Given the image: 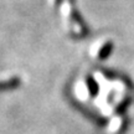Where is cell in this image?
I'll use <instances>...</instances> for the list:
<instances>
[{"mask_svg": "<svg viewBox=\"0 0 134 134\" xmlns=\"http://www.w3.org/2000/svg\"><path fill=\"white\" fill-rule=\"evenodd\" d=\"M21 85V78L18 76H11L6 78H0V92L13 91Z\"/></svg>", "mask_w": 134, "mask_h": 134, "instance_id": "4", "label": "cell"}, {"mask_svg": "<svg viewBox=\"0 0 134 134\" xmlns=\"http://www.w3.org/2000/svg\"><path fill=\"white\" fill-rule=\"evenodd\" d=\"M113 50V42L112 40H103L98 41L92 46L91 56L97 61H103L105 58L110 56V52Z\"/></svg>", "mask_w": 134, "mask_h": 134, "instance_id": "2", "label": "cell"}, {"mask_svg": "<svg viewBox=\"0 0 134 134\" xmlns=\"http://www.w3.org/2000/svg\"><path fill=\"white\" fill-rule=\"evenodd\" d=\"M127 123H128V120L125 117L120 114H117L115 117L112 118V120L109 122V125H108V129H109L110 133H114V134H118V133H122V132H124L127 129Z\"/></svg>", "mask_w": 134, "mask_h": 134, "instance_id": "3", "label": "cell"}, {"mask_svg": "<svg viewBox=\"0 0 134 134\" xmlns=\"http://www.w3.org/2000/svg\"><path fill=\"white\" fill-rule=\"evenodd\" d=\"M60 10H61L63 19L68 26V32L75 37H85L88 32V29H87L85 21L82 20L81 15L77 13L73 0H65Z\"/></svg>", "mask_w": 134, "mask_h": 134, "instance_id": "1", "label": "cell"}, {"mask_svg": "<svg viewBox=\"0 0 134 134\" xmlns=\"http://www.w3.org/2000/svg\"><path fill=\"white\" fill-rule=\"evenodd\" d=\"M48 1L51 3V5H52V6H57V5L60 4V1H61V0H48Z\"/></svg>", "mask_w": 134, "mask_h": 134, "instance_id": "5", "label": "cell"}]
</instances>
